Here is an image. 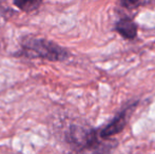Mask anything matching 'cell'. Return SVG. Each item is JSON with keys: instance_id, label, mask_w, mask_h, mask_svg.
Listing matches in <instances>:
<instances>
[{"instance_id": "obj_3", "label": "cell", "mask_w": 155, "mask_h": 154, "mask_svg": "<svg viewBox=\"0 0 155 154\" xmlns=\"http://www.w3.org/2000/svg\"><path fill=\"white\" fill-rule=\"evenodd\" d=\"M131 109H133L132 106H130L129 108H126L120 113L117 114V115L113 118V120L110 121V123L99 132L100 138H104H104H110L111 136L120 133L124 129L127 123H128V117H129V113H130Z\"/></svg>"}, {"instance_id": "obj_1", "label": "cell", "mask_w": 155, "mask_h": 154, "mask_svg": "<svg viewBox=\"0 0 155 154\" xmlns=\"http://www.w3.org/2000/svg\"><path fill=\"white\" fill-rule=\"evenodd\" d=\"M15 56L28 59L40 58L49 61H63L70 57V53L54 41L34 36H25L21 39L20 50Z\"/></svg>"}, {"instance_id": "obj_2", "label": "cell", "mask_w": 155, "mask_h": 154, "mask_svg": "<svg viewBox=\"0 0 155 154\" xmlns=\"http://www.w3.org/2000/svg\"><path fill=\"white\" fill-rule=\"evenodd\" d=\"M67 143L78 154H106L108 150L98 138L97 132L91 128L71 126L65 134Z\"/></svg>"}, {"instance_id": "obj_4", "label": "cell", "mask_w": 155, "mask_h": 154, "mask_svg": "<svg viewBox=\"0 0 155 154\" xmlns=\"http://www.w3.org/2000/svg\"><path fill=\"white\" fill-rule=\"evenodd\" d=\"M116 31L126 39H134L137 35V25L130 18H123L116 23Z\"/></svg>"}, {"instance_id": "obj_5", "label": "cell", "mask_w": 155, "mask_h": 154, "mask_svg": "<svg viewBox=\"0 0 155 154\" xmlns=\"http://www.w3.org/2000/svg\"><path fill=\"white\" fill-rule=\"evenodd\" d=\"M14 4L25 13H33L42 4L43 0H13Z\"/></svg>"}, {"instance_id": "obj_6", "label": "cell", "mask_w": 155, "mask_h": 154, "mask_svg": "<svg viewBox=\"0 0 155 154\" xmlns=\"http://www.w3.org/2000/svg\"><path fill=\"white\" fill-rule=\"evenodd\" d=\"M120 3L126 8H135L139 5L140 0H120Z\"/></svg>"}]
</instances>
